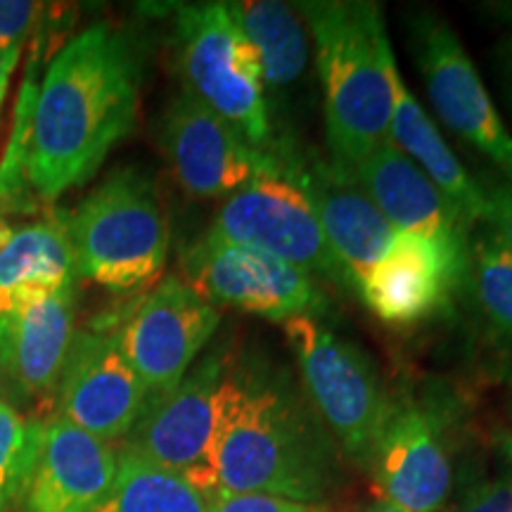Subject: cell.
<instances>
[{"instance_id":"obj_28","label":"cell","mask_w":512,"mask_h":512,"mask_svg":"<svg viewBox=\"0 0 512 512\" xmlns=\"http://www.w3.org/2000/svg\"><path fill=\"white\" fill-rule=\"evenodd\" d=\"M482 223L512 249V181L508 178L484 188Z\"/></svg>"},{"instance_id":"obj_12","label":"cell","mask_w":512,"mask_h":512,"mask_svg":"<svg viewBox=\"0 0 512 512\" xmlns=\"http://www.w3.org/2000/svg\"><path fill=\"white\" fill-rule=\"evenodd\" d=\"M415 50L441 121L512 181V133L496 112L456 31L432 12L415 22Z\"/></svg>"},{"instance_id":"obj_2","label":"cell","mask_w":512,"mask_h":512,"mask_svg":"<svg viewBox=\"0 0 512 512\" xmlns=\"http://www.w3.org/2000/svg\"><path fill=\"white\" fill-rule=\"evenodd\" d=\"M214 451L221 491L320 505L337 482L332 434L292 370L261 349L228 358Z\"/></svg>"},{"instance_id":"obj_25","label":"cell","mask_w":512,"mask_h":512,"mask_svg":"<svg viewBox=\"0 0 512 512\" xmlns=\"http://www.w3.org/2000/svg\"><path fill=\"white\" fill-rule=\"evenodd\" d=\"M46 418L22 415L0 401V512L17 508L34 472Z\"/></svg>"},{"instance_id":"obj_10","label":"cell","mask_w":512,"mask_h":512,"mask_svg":"<svg viewBox=\"0 0 512 512\" xmlns=\"http://www.w3.org/2000/svg\"><path fill=\"white\" fill-rule=\"evenodd\" d=\"M219 325V306L207 302L183 278L169 275L140 299L117 337L126 361L155 401L178 387Z\"/></svg>"},{"instance_id":"obj_13","label":"cell","mask_w":512,"mask_h":512,"mask_svg":"<svg viewBox=\"0 0 512 512\" xmlns=\"http://www.w3.org/2000/svg\"><path fill=\"white\" fill-rule=\"evenodd\" d=\"M57 415L107 444L126 439L150 394L119 347L117 330H76L55 394Z\"/></svg>"},{"instance_id":"obj_8","label":"cell","mask_w":512,"mask_h":512,"mask_svg":"<svg viewBox=\"0 0 512 512\" xmlns=\"http://www.w3.org/2000/svg\"><path fill=\"white\" fill-rule=\"evenodd\" d=\"M230 354L226 342L209 349L178 387L150 401L124 444L181 475L211 501L221 491L214 451L216 394Z\"/></svg>"},{"instance_id":"obj_26","label":"cell","mask_w":512,"mask_h":512,"mask_svg":"<svg viewBox=\"0 0 512 512\" xmlns=\"http://www.w3.org/2000/svg\"><path fill=\"white\" fill-rule=\"evenodd\" d=\"M46 5L34 0H0V57L8 69L17 67L19 55L36 34Z\"/></svg>"},{"instance_id":"obj_6","label":"cell","mask_w":512,"mask_h":512,"mask_svg":"<svg viewBox=\"0 0 512 512\" xmlns=\"http://www.w3.org/2000/svg\"><path fill=\"white\" fill-rule=\"evenodd\" d=\"M283 325L318 418L351 460L370 467L394 411L375 366L361 349L316 318L299 316Z\"/></svg>"},{"instance_id":"obj_5","label":"cell","mask_w":512,"mask_h":512,"mask_svg":"<svg viewBox=\"0 0 512 512\" xmlns=\"http://www.w3.org/2000/svg\"><path fill=\"white\" fill-rule=\"evenodd\" d=\"M176 57L183 91L202 100L261 152L275 140L259 55L235 22L228 3H192L176 12Z\"/></svg>"},{"instance_id":"obj_17","label":"cell","mask_w":512,"mask_h":512,"mask_svg":"<svg viewBox=\"0 0 512 512\" xmlns=\"http://www.w3.org/2000/svg\"><path fill=\"white\" fill-rule=\"evenodd\" d=\"M119 453L62 415H48L22 512H93L117 475Z\"/></svg>"},{"instance_id":"obj_1","label":"cell","mask_w":512,"mask_h":512,"mask_svg":"<svg viewBox=\"0 0 512 512\" xmlns=\"http://www.w3.org/2000/svg\"><path fill=\"white\" fill-rule=\"evenodd\" d=\"M143 62L124 29L91 24L64 43L31 110L24 183L43 202L88 183L136 128Z\"/></svg>"},{"instance_id":"obj_19","label":"cell","mask_w":512,"mask_h":512,"mask_svg":"<svg viewBox=\"0 0 512 512\" xmlns=\"http://www.w3.org/2000/svg\"><path fill=\"white\" fill-rule=\"evenodd\" d=\"M351 174L396 233L470 245V228L446 195L401 150L384 140Z\"/></svg>"},{"instance_id":"obj_31","label":"cell","mask_w":512,"mask_h":512,"mask_svg":"<svg viewBox=\"0 0 512 512\" xmlns=\"http://www.w3.org/2000/svg\"><path fill=\"white\" fill-rule=\"evenodd\" d=\"M10 69L8 64H5L3 57H0V107H3V100H5V91H8V79H10Z\"/></svg>"},{"instance_id":"obj_29","label":"cell","mask_w":512,"mask_h":512,"mask_svg":"<svg viewBox=\"0 0 512 512\" xmlns=\"http://www.w3.org/2000/svg\"><path fill=\"white\" fill-rule=\"evenodd\" d=\"M458 512H512V484L482 486Z\"/></svg>"},{"instance_id":"obj_15","label":"cell","mask_w":512,"mask_h":512,"mask_svg":"<svg viewBox=\"0 0 512 512\" xmlns=\"http://www.w3.org/2000/svg\"><path fill=\"white\" fill-rule=\"evenodd\" d=\"M283 169L302 185L311 200L344 287L356 294L377 261L387 254L396 230L389 226L347 166L332 159L302 162L287 150Z\"/></svg>"},{"instance_id":"obj_24","label":"cell","mask_w":512,"mask_h":512,"mask_svg":"<svg viewBox=\"0 0 512 512\" xmlns=\"http://www.w3.org/2000/svg\"><path fill=\"white\" fill-rule=\"evenodd\" d=\"M479 311L498 337L512 342V249L489 228L470 240V280Z\"/></svg>"},{"instance_id":"obj_22","label":"cell","mask_w":512,"mask_h":512,"mask_svg":"<svg viewBox=\"0 0 512 512\" xmlns=\"http://www.w3.org/2000/svg\"><path fill=\"white\" fill-rule=\"evenodd\" d=\"M228 5L242 34L259 55L264 91H283L302 79L309 64V34L299 10L278 0Z\"/></svg>"},{"instance_id":"obj_20","label":"cell","mask_w":512,"mask_h":512,"mask_svg":"<svg viewBox=\"0 0 512 512\" xmlns=\"http://www.w3.org/2000/svg\"><path fill=\"white\" fill-rule=\"evenodd\" d=\"M389 143L401 150L456 207L467 228H475L484 216V188L467 174L460 159L441 138L439 128L408 91L399 67H392V121Z\"/></svg>"},{"instance_id":"obj_23","label":"cell","mask_w":512,"mask_h":512,"mask_svg":"<svg viewBox=\"0 0 512 512\" xmlns=\"http://www.w3.org/2000/svg\"><path fill=\"white\" fill-rule=\"evenodd\" d=\"M93 512H211V498L176 472L124 446L110 491Z\"/></svg>"},{"instance_id":"obj_3","label":"cell","mask_w":512,"mask_h":512,"mask_svg":"<svg viewBox=\"0 0 512 512\" xmlns=\"http://www.w3.org/2000/svg\"><path fill=\"white\" fill-rule=\"evenodd\" d=\"M297 8L316 50L332 162L354 169L389 140L396 60L382 12L366 0H309Z\"/></svg>"},{"instance_id":"obj_14","label":"cell","mask_w":512,"mask_h":512,"mask_svg":"<svg viewBox=\"0 0 512 512\" xmlns=\"http://www.w3.org/2000/svg\"><path fill=\"white\" fill-rule=\"evenodd\" d=\"M467 280L470 245L396 233L356 294L382 323L413 325L444 309Z\"/></svg>"},{"instance_id":"obj_9","label":"cell","mask_w":512,"mask_h":512,"mask_svg":"<svg viewBox=\"0 0 512 512\" xmlns=\"http://www.w3.org/2000/svg\"><path fill=\"white\" fill-rule=\"evenodd\" d=\"M181 261L185 283L214 306H233L280 323L316 318L328 306L316 278L256 249L202 235L183 249Z\"/></svg>"},{"instance_id":"obj_4","label":"cell","mask_w":512,"mask_h":512,"mask_svg":"<svg viewBox=\"0 0 512 512\" xmlns=\"http://www.w3.org/2000/svg\"><path fill=\"white\" fill-rule=\"evenodd\" d=\"M81 278L112 292H136L162 275L169 223L157 185L138 166L114 169L67 219Z\"/></svg>"},{"instance_id":"obj_7","label":"cell","mask_w":512,"mask_h":512,"mask_svg":"<svg viewBox=\"0 0 512 512\" xmlns=\"http://www.w3.org/2000/svg\"><path fill=\"white\" fill-rule=\"evenodd\" d=\"M204 235L275 256L311 278L344 287L313 204L285 169L256 176L228 195Z\"/></svg>"},{"instance_id":"obj_21","label":"cell","mask_w":512,"mask_h":512,"mask_svg":"<svg viewBox=\"0 0 512 512\" xmlns=\"http://www.w3.org/2000/svg\"><path fill=\"white\" fill-rule=\"evenodd\" d=\"M79 268L67 219L50 216L15 230L0 256V316L50 294L76 290Z\"/></svg>"},{"instance_id":"obj_30","label":"cell","mask_w":512,"mask_h":512,"mask_svg":"<svg viewBox=\"0 0 512 512\" xmlns=\"http://www.w3.org/2000/svg\"><path fill=\"white\" fill-rule=\"evenodd\" d=\"M12 235H15V230H12V228L8 226V221H5V219H3V216H0V256H3V252H5V247H8V245H10Z\"/></svg>"},{"instance_id":"obj_33","label":"cell","mask_w":512,"mask_h":512,"mask_svg":"<svg viewBox=\"0 0 512 512\" xmlns=\"http://www.w3.org/2000/svg\"><path fill=\"white\" fill-rule=\"evenodd\" d=\"M3 396H5V380H3V373H0V401H5Z\"/></svg>"},{"instance_id":"obj_34","label":"cell","mask_w":512,"mask_h":512,"mask_svg":"<svg viewBox=\"0 0 512 512\" xmlns=\"http://www.w3.org/2000/svg\"><path fill=\"white\" fill-rule=\"evenodd\" d=\"M508 72H510V81H512V46L508 50Z\"/></svg>"},{"instance_id":"obj_27","label":"cell","mask_w":512,"mask_h":512,"mask_svg":"<svg viewBox=\"0 0 512 512\" xmlns=\"http://www.w3.org/2000/svg\"><path fill=\"white\" fill-rule=\"evenodd\" d=\"M211 512H328L320 505L287 501L268 494H233L219 491L211 501Z\"/></svg>"},{"instance_id":"obj_11","label":"cell","mask_w":512,"mask_h":512,"mask_svg":"<svg viewBox=\"0 0 512 512\" xmlns=\"http://www.w3.org/2000/svg\"><path fill=\"white\" fill-rule=\"evenodd\" d=\"M283 145L273 152L256 150L188 91L171 98L159 119V147L178 185L195 200L228 197L252 178L280 171Z\"/></svg>"},{"instance_id":"obj_18","label":"cell","mask_w":512,"mask_h":512,"mask_svg":"<svg viewBox=\"0 0 512 512\" xmlns=\"http://www.w3.org/2000/svg\"><path fill=\"white\" fill-rule=\"evenodd\" d=\"M76 335V290L50 294L0 316V373L24 399L55 403Z\"/></svg>"},{"instance_id":"obj_32","label":"cell","mask_w":512,"mask_h":512,"mask_svg":"<svg viewBox=\"0 0 512 512\" xmlns=\"http://www.w3.org/2000/svg\"><path fill=\"white\" fill-rule=\"evenodd\" d=\"M366 512H408V510H403V508H399V505H394V503L382 501V503H377L375 508H370Z\"/></svg>"},{"instance_id":"obj_16","label":"cell","mask_w":512,"mask_h":512,"mask_svg":"<svg viewBox=\"0 0 512 512\" xmlns=\"http://www.w3.org/2000/svg\"><path fill=\"white\" fill-rule=\"evenodd\" d=\"M370 470L387 503L408 512L439 510L453 484L439 420L427 408L394 403Z\"/></svg>"}]
</instances>
